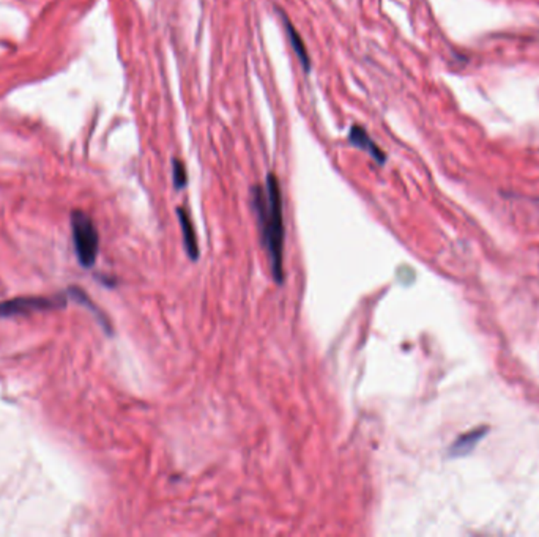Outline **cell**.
Here are the masks:
<instances>
[{"mask_svg": "<svg viewBox=\"0 0 539 537\" xmlns=\"http://www.w3.org/2000/svg\"><path fill=\"white\" fill-rule=\"evenodd\" d=\"M72 235L81 266L92 268L100 251V235L92 217L81 210H74L72 213Z\"/></svg>", "mask_w": 539, "mask_h": 537, "instance_id": "cell-2", "label": "cell"}, {"mask_svg": "<svg viewBox=\"0 0 539 537\" xmlns=\"http://www.w3.org/2000/svg\"><path fill=\"white\" fill-rule=\"evenodd\" d=\"M68 293H59L55 296H21L15 300L0 301V319L29 315L46 310H57L68 305Z\"/></svg>", "mask_w": 539, "mask_h": 537, "instance_id": "cell-3", "label": "cell"}, {"mask_svg": "<svg viewBox=\"0 0 539 537\" xmlns=\"http://www.w3.org/2000/svg\"><path fill=\"white\" fill-rule=\"evenodd\" d=\"M489 432L487 426L482 427H476L473 430H468V432L462 434L458 436V440L454 441L450 449H448V456L450 457H465L468 454H472L475 448L478 446V443L484 438Z\"/></svg>", "mask_w": 539, "mask_h": 537, "instance_id": "cell-5", "label": "cell"}, {"mask_svg": "<svg viewBox=\"0 0 539 537\" xmlns=\"http://www.w3.org/2000/svg\"><path fill=\"white\" fill-rule=\"evenodd\" d=\"M177 216H178V221H180L181 235H183V244H185L186 254L190 256L191 260H198L199 259V244H198V237H195L194 225L191 222V217L183 208H177Z\"/></svg>", "mask_w": 539, "mask_h": 537, "instance_id": "cell-6", "label": "cell"}, {"mask_svg": "<svg viewBox=\"0 0 539 537\" xmlns=\"http://www.w3.org/2000/svg\"><path fill=\"white\" fill-rule=\"evenodd\" d=\"M283 19H284V24H285L287 37H289V40H290V45L293 47V51H295L300 63H302V67L305 68V72L310 73V69H311V57H310V54H307V49L305 46L303 38L300 37V33H298V30L295 29V27H293L290 24V21L284 16V13H283Z\"/></svg>", "mask_w": 539, "mask_h": 537, "instance_id": "cell-7", "label": "cell"}, {"mask_svg": "<svg viewBox=\"0 0 539 537\" xmlns=\"http://www.w3.org/2000/svg\"><path fill=\"white\" fill-rule=\"evenodd\" d=\"M172 179H174L175 189L180 191L186 186L188 174H186V167L183 164V161H180V159L172 161Z\"/></svg>", "mask_w": 539, "mask_h": 537, "instance_id": "cell-8", "label": "cell"}, {"mask_svg": "<svg viewBox=\"0 0 539 537\" xmlns=\"http://www.w3.org/2000/svg\"><path fill=\"white\" fill-rule=\"evenodd\" d=\"M347 140H348L350 145L358 148V150L366 152L369 157L377 162V164L383 166L385 161H387V157H385L382 148L374 142L373 137L369 136L368 131L363 128L361 125H353L352 128H350Z\"/></svg>", "mask_w": 539, "mask_h": 537, "instance_id": "cell-4", "label": "cell"}, {"mask_svg": "<svg viewBox=\"0 0 539 537\" xmlns=\"http://www.w3.org/2000/svg\"><path fill=\"white\" fill-rule=\"evenodd\" d=\"M253 207L256 210L262 244L268 254L271 276L276 284H283L285 232L281 186L275 174L267 175L263 188H253Z\"/></svg>", "mask_w": 539, "mask_h": 537, "instance_id": "cell-1", "label": "cell"}]
</instances>
